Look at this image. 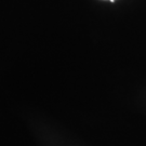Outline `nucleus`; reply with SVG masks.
<instances>
[{
  "instance_id": "nucleus-1",
  "label": "nucleus",
  "mask_w": 146,
  "mask_h": 146,
  "mask_svg": "<svg viewBox=\"0 0 146 146\" xmlns=\"http://www.w3.org/2000/svg\"><path fill=\"white\" fill-rule=\"evenodd\" d=\"M110 2H114V1H115V0H110Z\"/></svg>"
}]
</instances>
